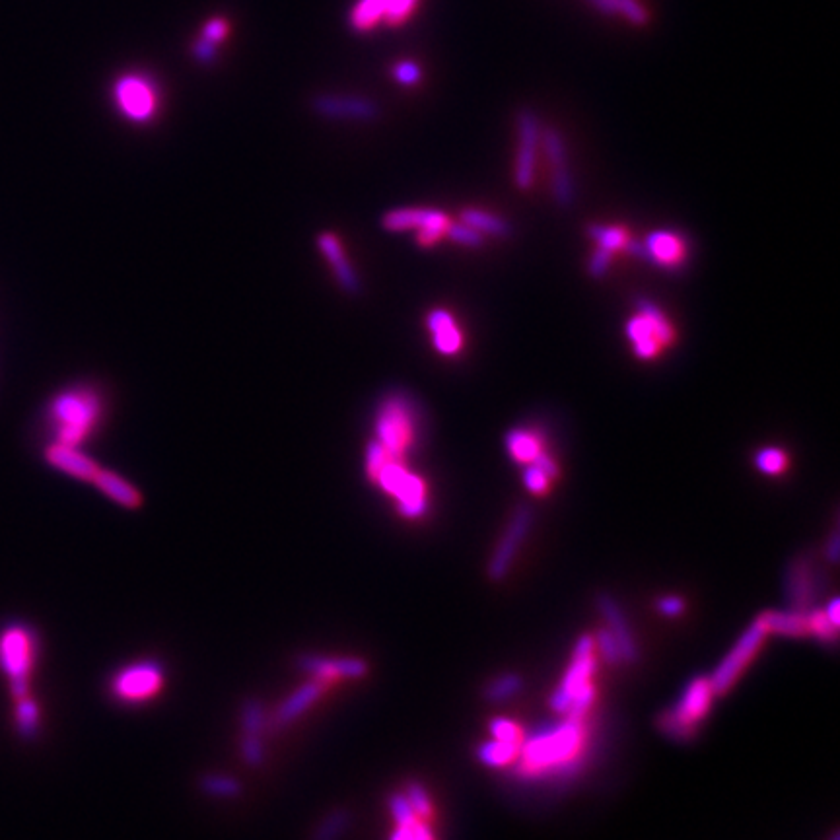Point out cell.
<instances>
[{"label":"cell","mask_w":840,"mask_h":840,"mask_svg":"<svg viewBox=\"0 0 840 840\" xmlns=\"http://www.w3.org/2000/svg\"><path fill=\"white\" fill-rule=\"evenodd\" d=\"M590 728L586 720L562 716L524 737L516 765V776L524 780H560L574 776L586 759Z\"/></svg>","instance_id":"6da1fadb"},{"label":"cell","mask_w":840,"mask_h":840,"mask_svg":"<svg viewBox=\"0 0 840 840\" xmlns=\"http://www.w3.org/2000/svg\"><path fill=\"white\" fill-rule=\"evenodd\" d=\"M714 697L716 693L708 677L691 679L677 702L660 716V730L675 741L693 739L699 732L700 722L708 716Z\"/></svg>","instance_id":"7a4b0ae2"},{"label":"cell","mask_w":840,"mask_h":840,"mask_svg":"<svg viewBox=\"0 0 840 840\" xmlns=\"http://www.w3.org/2000/svg\"><path fill=\"white\" fill-rule=\"evenodd\" d=\"M51 419L57 428L59 444H80L100 419V399L88 389L63 393L51 407Z\"/></svg>","instance_id":"3957f363"},{"label":"cell","mask_w":840,"mask_h":840,"mask_svg":"<svg viewBox=\"0 0 840 840\" xmlns=\"http://www.w3.org/2000/svg\"><path fill=\"white\" fill-rule=\"evenodd\" d=\"M35 638L32 630L14 625L0 634V669L10 681L12 697L30 695V673L34 669Z\"/></svg>","instance_id":"277c9868"},{"label":"cell","mask_w":840,"mask_h":840,"mask_svg":"<svg viewBox=\"0 0 840 840\" xmlns=\"http://www.w3.org/2000/svg\"><path fill=\"white\" fill-rule=\"evenodd\" d=\"M376 485L395 498L399 514L420 518L428 510V494L424 481L405 467V459L391 455L372 477Z\"/></svg>","instance_id":"5b68a950"},{"label":"cell","mask_w":840,"mask_h":840,"mask_svg":"<svg viewBox=\"0 0 840 840\" xmlns=\"http://www.w3.org/2000/svg\"><path fill=\"white\" fill-rule=\"evenodd\" d=\"M595 669H597V658H595L594 636L584 634L578 638L572 660L566 667L559 687L551 695L549 706L557 716H566L572 708V702L576 697L594 685Z\"/></svg>","instance_id":"8992f818"},{"label":"cell","mask_w":840,"mask_h":840,"mask_svg":"<svg viewBox=\"0 0 840 840\" xmlns=\"http://www.w3.org/2000/svg\"><path fill=\"white\" fill-rule=\"evenodd\" d=\"M376 434L385 450L405 459L417 440V417L411 403L401 395H391L378 411Z\"/></svg>","instance_id":"52a82bcc"},{"label":"cell","mask_w":840,"mask_h":840,"mask_svg":"<svg viewBox=\"0 0 840 840\" xmlns=\"http://www.w3.org/2000/svg\"><path fill=\"white\" fill-rule=\"evenodd\" d=\"M767 636H769V632L763 627V623L757 619L749 629L737 638L730 654L718 664L714 673L708 677L716 695H724L734 687L735 681L743 675L747 665L755 660L757 652L763 648Z\"/></svg>","instance_id":"ba28073f"},{"label":"cell","mask_w":840,"mask_h":840,"mask_svg":"<svg viewBox=\"0 0 840 840\" xmlns=\"http://www.w3.org/2000/svg\"><path fill=\"white\" fill-rule=\"evenodd\" d=\"M638 308H640V315L630 319L627 335L634 345L636 354L644 360H650L660 352L662 347L673 341V327L664 312H660L658 306H654L652 302L640 300Z\"/></svg>","instance_id":"9c48e42d"},{"label":"cell","mask_w":840,"mask_h":840,"mask_svg":"<svg viewBox=\"0 0 840 840\" xmlns=\"http://www.w3.org/2000/svg\"><path fill=\"white\" fill-rule=\"evenodd\" d=\"M420 0H358L350 12V24L356 32H370L382 22L403 26L419 8Z\"/></svg>","instance_id":"30bf717a"},{"label":"cell","mask_w":840,"mask_h":840,"mask_svg":"<svg viewBox=\"0 0 840 840\" xmlns=\"http://www.w3.org/2000/svg\"><path fill=\"white\" fill-rule=\"evenodd\" d=\"M531 524H533L531 510L525 506L518 508L490 557L489 578L492 582H502L510 574L516 557L524 545L525 537L531 529Z\"/></svg>","instance_id":"8fae6325"},{"label":"cell","mask_w":840,"mask_h":840,"mask_svg":"<svg viewBox=\"0 0 840 840\" xmlns=\"http://www.w3.org/2000/svg\"><path fill=\"white\" fill-rule=\"evenodd\" d=\"M384 226L391 232L417 230L420 245H432L448 236L452 220L438 210L401 209L385 214Z\"/></svg>","instance_id":"7c38bea8"},{"label":"cell","mask_w":840,"mask_h":840,"mask_svg":"<svg viewBox=\"0 0 840 840\" xmlns=\"http://www.w3.org/2000/svg\"><path fill=\"white\" fill-rule=\"evenodd\" d=\"M164 683L162 667L152 662L129 665L121 669L111 683V693L123 702H142L152 699Z\"/></svg>","instance_id":"4fadbf2b"},{"label":"cell","mask_w":840,"mask_h":840,"mask_svg":"<svg viewBox=\"0 0 840 840\" xmlns=\"http://www.w3.org/2000/svg\"><path fill=\"white\" fill-rule=\"evenodd\" d=\"M115 102L129 119L140 123L148 121L158 107L154 86L140 76H123L115 84Z\"/></svg>","instance_id":"5bb4252c"},{"label":"cell","mask_w":840,"mask_h":840,"mask_svg":"<svg viewBox=\"0 0 840 840\" xmlns=\"http://www.w3.org/2000/svg\"><path fill=\"white\" fill-rule=\"evenodd\" d=\"M518 131H520V146H518V160H516V183L520 189H529L533 183V174H535L537 144L541 139V125L531 111L520 113Z\"/></svg>","instance_id":"9a60e30c"},{"label":"cell","mask_w":840,"mask_h":840,"mask_svg":"<svg viewBox=\"0 0 840 840\" xmlns=\"http://www.w3.org/2000/svg\"><path fill=\"white\" fill-rule=\"evenodd\" d=\"M543 139V146L545 152L549 156L551 168H553V185H555V197L560 205H570L572 197H574V189H572V177H570V170H568V158H566V148L564 142L559 135L557 129H543L541 133Z\"/></svg>","instance_id":"2e32d148"},{"label":"cell","mask_w":840,"mask_h":840,"mask_svg":"<svg viewBox=\"0 0 840 840\" xmlns=\"http://www.w3.org/2000/svg\"><path fill=\"white\" fill-rule=\"evenodd\" d=\"M389 809L395 821V829L389 840H436L432 827L428 825L430 819L419 817L407 802L405 794H393Z\"/></svg>","instance_id":"e0dca14e"},{"label":"cell","mask_w":840,"mask_h":840,"mask_svg":"<svg viewBox=\"0 0 840 840\" xmlns=\"http://www.w3.org/2000/svg\"><path fill=\"white\" fill-rule=\"evenodd\" d=\"M597 611L601 613L607 630L617 638L621 652H623V662L625 664H634L638 660V648H636V640L634 634L630 630L627 617L623 615L619 603L609 597V595H599L597 597Z\"/></svg>","instance_id":"ac0fdd59"},{"label":"cell","mask_w":840,"mask_h":840,"mask_svg":"<svg viewBox=\"0 0 840 840\" xmlns=\"http://www.w3.org/2000/svg\"><path fill=\"white\" fill-rule=\"evenodd\" d=\"M784 588H786L790 609L807 613L815 595V578H813V568L809 560L796 559L790 564L786 572Z\"/></svg>","instance_id":"d6986e66"},{"label":"cell","mask_w":840,"mask_h":840,"mask_svg":"<svg viewBox=\"0 0 840 840\" xmlns=\"http://www.w3.org/2000/svg\"><path fill=\"white\" fill-rule=\"evenodd\" d=\"M47 461L59 471L86 483H94L96 475L100 473V467L94 459L76 452L72 446H65L59 442L47 450Z\"/></svg>","instance_id":"ffe728a7"},{"label":"cell","mask_w":840,"mask_h":840,"mask_svg":"<svg viewBox=\"0 0 840 840\" xmlns=\"http://www.w3.org/2000/svg\"><path fill=\"white\" fill-rule=\"evenodd\" d=\"M302 669L310 671L314 677L325 679L333 683L335 679H356L362 677L368 667L362 660L343 658V660H327V658H304L300 660Z\"/></svg>","instance_id":"44dd1931"},{"label":"cell","mask_w":840,"mask_h":840,"mask_svg":"<svg viewBox=\"0 0 840 840\" xmlns=\"http://www.w3.org/2000/svg\"><path fill=\"white\" fill-rule=\"evenodd\" d=\"M644 253L656 265L677 267L685 259V242L671 232H656L648 238Z\"/></svg>","instance_id":"7402d4cb"},{"label":"cell","mask_w":840,"mask_h":840,"mask_svg":"<svg viewBox=\"0 0 840 840\" xmlns=\"http://www.w3.org/2000/svg\"><path fill=\"white\" fill-rule=\"evenodd\" d=\"M327 685H329V681L314 677V681H310L302 689H298L292 697H288V700L280 706L279 712L275 716L277 724L284 726V724H290L292 720H296L304 710H308L315 700L323 695Z\"/></svg>","instance_id":"603a6c76"},{"label":"cell","mask_w":840,"mask_h":840,"mask_svg":"<svg viewBox=\"0 0 840 840\" xmlns=\"http://www.w3.org/2000/svg\"><path fill=\"white\" fill-rule=\"evenodd\" d=\"M759 621L763 623V627L767 629L769 634H780V636H790V638H802L809 634V625H807V613L802 611H765Z\"/></svg>","instance_id":"cb8c5ba5"},{"label":"cell","mask_w":840,"mask_h":840,"mask_svg":"<svg viewBox=\"0 0 840 840\" xmlns=\"http://www.w3.org/2000/svg\"><path fill=\"white\" fill-rule=\"evenodd\" d=\"M428 329L434 335V347L442 354H455L461 349V333L455 325L454 317L446 310H434L428 315Z\"/></svg>","instance_id":"d4e9b609"},{"label":"cell","mask_w":840,"mask_h":840,"mask_svg":"<svg viewBox=\"0 0 840 840\" xmlns=\"http://www.w3.org/2000/svg\"><path fill=\"white\" fill-rule=\"evenodd\" d=\"M94 485L104 492L107 498H111L113 502L125 506V508H137L142 502L139 490L135 489L131 483H127L125 479H121L119 475L111 473V471H102L96 475Z\"/></svg>","instance_id":"484cf974"},{"label":"cell","mask_w":840,"mask_h":840,"mask_svg":"<svg viewBox=\"0 0 840 840\" xmlns=\"http://www.w3.org/2000/svg\"><path fill=\"white\" fill-rule=\"evenodd\" d=\"M520 747L522 745H516V743L490 739V741H485V743L479 745L477 757L489 769H504V767H510L518 761Z\"/></svg>","instance_id":"4316f807"},{"label":"cell","mask_w":840,"mask_h":840,"mask_svg":"<svg viewBox=\"0 0 840 840\" xmlns=\"http://www.w3.org/2000/svg\"><path fill=\"white\" fill-rule=\"evenodd\" d=\"M506 448L518 463H524V465L533 463L539 455L545 452L543 450V440L537 434H533L529 430H522V428H516V430L508 432Z\"/></svg>","instance_id":"83f0119b"},{"label":"cell","mask_w":840,"mask_h":840,"mask_svg":"<svg viewBox=\"0 0 840 840\" xmlns=\"http://www.w3.org/2000/svg\"><path fill=\"white\" fill-rule=\"evenodd\" d=\"M595 8L607 16L625 18L632 26H646L650 14L640 0H590Z\"/></svg>","instance_id":"f1b7e54d"},{"label":"cell","mask_w":840,"mask_h":840,"mask_svg":"<svg viewBox=\"0 0 840 840\" xmlns=\"http://www.w3.org/2000/svg\"><path fill=\"white\" fill-rule=\"evenodd\" d=\"M319 247H321L323 255L329 259V263L333 265V269H335V273H337L339 280H341L345 286L354 288V286H356V280H354V275H352V271H350L349 261H347V257H345V251H343V247H341V242H339L333 234H323V236L319 238Z\"/></svg>","instance_id":"f546056e"},{"label":"cell","mask_w":840,"mask_h":840,"mask_svg":"<svg viewBox=\"0 0 840 840\" xmlns=\"http://www.w3.org/2000/svg\"><path fill=\"white\" fill-rule=\"evenodd\" d=\"M524 681L516 673H504L492 679L485 689V699L489 702H506L520 695Z\"/></svg>","instance_id":"4dcf8cb0"},{"label":"cell","mask_w":840,"mask_h":840,"mask_svg":"<svg viewBox=\"0 0 840 840\" xmlns=\"http://www.w3.org/2000/svg\"><path fill=\"white\" fill-rule=\"evenodd\" d=\"M461 216H463V224H467L469 228H473L477 232H487L492 236H508L510 234V226L502 218H496L489 212L469 209L465 210Z\"/></svg>","instance_id":"1f68e13d"},{"label":"cell","mask_w":840,"mask_h":840,"mask_svg":"<svg viewBox=\"0 0 840 840\" xmlns=\"http://www.w3.org/2000/svg\"><path fill=\"white\" fill-rule=\"evenodd\" d=\"M807 625H809V634L815 636L819 642H823V644H835L837 642L839 627H835L829 621L825 611H819V609L807 611Z\"/></svg>","instance_id":"d6a6232c"},{"label":"cell","mask_w":840,"mask_h":840,"mask_svg":"<svg viewBox=\"0 0 840 840\" xmlns=\"http://www.w3.org/2000/svg\"><path fill=\"white\" fill-rule=\"evenodd\" d=\"M39 724V708L35 704L34 699L24 697V699L16 700V726L18 732L24 737H32L37 730Z\"/></svg>","instance_id":"836d02e7"},{"label":"cell","mask_w":840,"mask_h":840,"mask_svg":"<svg viewBox=\"0 0 840 840\" xmlns=\"http://www.w3.org/2000/svg\"><path fill=\"white\" fill-rule=\"evenodd\" d=\"M595 652L601 654V658L609 665L625 664L623 662V652L621 646L617 642V638L607 629H601L594 638Z\"/></svg>","instance_id":"e575fe53"},{"label":"cell","mask_w":840,"mask_h":840,"mask_svg":"<svg viewBox=\"0 0 840 840\" xmlns=\"http://www.w3.org/2000/svg\"><path fill=\"white\" fill-rule=\"evenodd\" d=\"M228 32H230V26H228V22L224 18H212V20H209L205 24V28H203V39H201V43L197 47L201 51V57L207 59V51L209 49L212 51L214 45L222 43L224 37L228 35Z\"/></svg>","instance_id":"d590c367"},{"label":"cell","mask_w":840,"mask_h":840,"mask_svg":"<svg viewBox=\"0 0 840 840\" xmlns=\"http://www.w3.org/2000/svg\"><path fill=\"white\" fill-rule=\"evenodd\" d=\"M592 236L597 240V244L601 249L607 251H617V249H627L629 245V234L623 228H605V226H594L592 228Z\"/></svg>","instance_id":"8d00e7d4"},{"label":"cell","mask_w":840,"mask_h":840,"mask_svg":"<svg viewBox=\"0 0 840 840\" xmlns=\"http://www.w3.org/2000/svg\"><path fill=\"white\" fill-rule=\"evenodd\" d=\"M489 732L492 739H500V741H508L516 745H522L524 741L522 728L514 720H508V718H494L490 722Z\"/></svg>","instance_id":"74e56055"},{"label":"cell","mask_w":840,"mask_h":840,"mask_svg":"<svg viewBox=\"0 0 840 840\" xmlns=\"http://www.w3.org/2000/svg\"><path fill=\"white\" fill-rule=\"evenodd\" d=\"M755 465H757V469L759 471H763L765 475H778V473H782L784 469H786V465H788V457L786 454L782 452V450H776V448H767V450H761L757 457H755Z\"/></svg>","instance_id":"f35d334b"},{"label":"cell","mask_w":840,"mask_h":840,"mask_svg":"<svg viewBox=\"0 0 840 840\" xmlns=\"http://www.w3.org/2000/svg\"><path fill=\"white\" fill-rule=\"evenodd\" d=\"M405 798H407V802L409 805L413 807V811L422 817V819H430L432 817V800H430V796H428V792L424 790V786L419 784V782H411L407 788H405Z\"/></svg>","instance_id":"ab89813d"},{"label":"cell","mask_w":840,"mask_h":840,"mask_svg":"<svg viewBox=\"0 0 840 840\" xmlns=\"http://www.w3.org/2000/svg\"><path fill=\"white\" fill-rule=\"evenodd\" d=\"M551 477L535 463H529L524 473L525 489L533 494H545L551 487Z\"/></svg>","instance_id":"60d3db41"},{"label":"cell","mask_w":840,"mask_h":840,"mask_svg":"<svg viewBox=\"0 0 840 840\" xmlns=\"http://www.w3.org/2000/svg\"><path fill=\"white\" fill-rule=\"evenodd\" d=\"M203 786L212 796H238L240 792V784L228 776H209Z\"/></svg>","instance_id":"b9f144b4"},{"label":"cell","mask_w":840,"mask_h":840,"mask_svg":"<svg viewBox=\"0 0 840 840\" xmlns=\"http://www.w3.org/2000/svg\"><path fill=\"white\" fill-rule=\"evenodd\" d=\"M448 236L455 240L457 244L469 245V247H477V245L483 244L481 232L469 228L467 224H454L452 222V226L448 230Z\"/></svg>","instance_id":"7bdbcfd3"},{"label":"cell","mask_w":840,"mask_h":840,"mask_svg":"<svg viewBox=\"0 0 840 840\" xmlns=\"http://www.w3.org/2000/svg\"><path fill=\"white\" fill-rule=\"evenodd\" d=\"M263 708L259 702H249L244 710V732L245 735H257L263 728Z\"/></svg>","instance_id":"ee69618b"},{"label":"cell","mask_w":840,"mask_h":840,"mask_svg":"<svg viewBox=\"0 0 840 840\" xmlns=\"http://www.w3.org/2000/svg\"><path fill=\"white\" fill-rule=\"evenodd\" d=\"M656 609L667 619H675L685 611V601L677 595H664L656 601Z\"/></svg>","instance_id":"f6af8a7d"},{"label":"cell","mask_w":840,"mask_h":840,"mask_svg":"<svg viewBox=\"0 0 840 840\" xmlns=\"http://www.w3.org/2000/svg\"><path fill=\"white\" fill-rule=\"evenodd\" d=\"M395 78H397L401 84H405V86H413V84L420 82V78H422V70H420L419 65H415L413 61H403V63H399V65L395 67Z\"/></svg>","instance_id":"bcb514c9"},{"label":"cell","mask_w":840,"mask_h":840,"mask_svg":"<svg viewBox=\"0 0 840 840\" xmlns=\"http://www.w3.org/2000/svg\"><path fill=\"white\" fill-rule=\"evenodd\" d=\"M244 757L251 765H259L263 761V747L257 735H245Z\"/></svg>","instance_id":"7dc6e473"},{"label":"cell","mask_w":840,"mask_h":840,"mask_svg":"<svg viewBox=\"0 0 840 840\" xmlns=\"http://www.w3.org/2000/svg\"><path fill=\"white\" fill-rule=\"evenodd\" d=\"M609 261H611V251H607V249H601V247H599V249L595 251L594 257H592V265H590L592 275H594V277H601V275L607 271Z\"/></svg>","instance_id":"c3c4849f"},{"label":"cell","mask_w":840,"mask_h":840,"mask_svg":"<svg viewBox=\"0 0 840 840\" xmlns=\"http://www.w3.org/2000/svg\"><path fill=\"white\" fill-rule=\"evenodd\" d=\"M343 825H345V815H335V817L331 819L329 827H325V829L317 835V840H331V837H333V831H339Z\"/></svg>","instance_id":"681fc988"},{"label":"cell","mask_w":840,"mask_h":840,"mask_svg":"<svg viewBox=\"0 0 840 840\" xmlns=\"http://www.w3.org/2000/svg\"><path fill=\"white\" fill-rule=\"evenodd\" d=\"M825 611V615L829 617V621L835 625V627H839L840 625V607H839V599L837 597H833L831 601H829V605L823 609Z\"/></svg>","instance_id":"f907efd6"},{"label":"cell","mask_w":840,"mask_h":840,"mask_svg":"<svg viewBox=\"0 0 840 840\" xmlns=\"http://www.w3.org/2000/svg\"><path fill=\"white\" fill-rule=\"evenodd\" d=\"M827 557L831 562H837L839 560V533L835 531L833 533V537H831V541H829V547H827Z\"/></svg>","instance_id":"816d5d0a"},{"label":"cell","mask_w":840,"mask_h":840,"mask_svg":"<svg viewBox=\"0 0 840 840\" xmlns=\"http://www.w3.org/2000/svg\"><path fill=\"white\" fill-rule=\"evenodd\" d=\"M829 840H840L839 833H833V835H831V839Z\"/></svg>","instance_id":"f5cc1de1"}]
</instances>
